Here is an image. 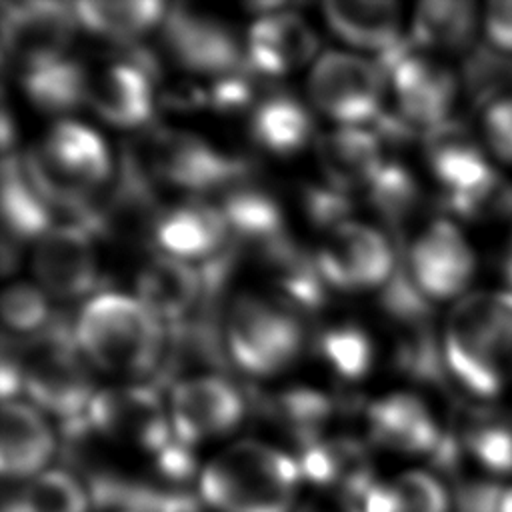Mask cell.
<instances>
[{
  "mask_svg": "<svg viewBox=\"0 0 512 512\" xmlns=\"http://www.w3.org/2000/svg\"><path fill=\"white\" fill-rule=\"evenodd\" d=\"M448 372L478 398H494L512 384V292L464 294L450 308L442 332Z\"/></svg>",
  "mask_w": 512,
  "mask_h": 512,
  "instance_id": "obj_1",
  "label": "cell"
},
{
  "mask_svg": "<svg viewBox=\"0 0 512 512\" xmlns=\"http://www.w3.org/2000/svg\"><path fill=\"white\" fill-rule=\"evenodd\" d=\"M300 480L296 458L260 440H240L204 466L198 486L216 512H292Z\"/></svg>",
  "mask_w": 512,
  "mask_h": 512,
  "instance_id": "obj_2",
  "label": "cell"
},
{
  "mask_svg": "<svg viewBox=\"0 0 512 512\" xmlns=\"http://www.w3.org/2000/svg\"><path fill=\"white\" fill-rule=\"evenodd\" d=\"M74 340L88 362L112 374H144L162 354V322L136 298L102 292L90 298L74 324Z\"/></svg>",
  "mask_w": 512,
  "mask_h": 512,
  "instance_id": "obj_3",
  "label": "cell"
},
{
  "mask_svg": "<svg viewBox=\"0 0 512 512\" xmlns=\"http://www.w3.org/2000/svg\"><path fill=\"white\" fill-rule=\"evenodd\" d=\"M24 168L50 206L88 214L90 194L108 180L112 162L98 132L74 122H56L22 158Z\"/></svg>",
  "mask_w": 512,
  "mask_h": 512,
  "instance_id": "obj_4",
  "label": "cell"
},
{
  "mask_svg": "<svg viewBox=\"0 0 512 512\" xmlns=\"http://www.w3.org/2000/svg\"><path fill=\"white\" fill-rule=\"evenodd\" d=\"M428 162L448 196V206L468 220L512 214V184L484 158L480 146L456 124L428 130Z\"/></svg>",
  "mask_w": 512,
  "mask_h": 512,
  "instance_id": "obj_5",
  "label": "cell"
},
{
  "mask_svg": "<svg viewBox=\"0 0 512 512\" xmlns=\"http://www.w3.org/2000/svg\"><path fill=\"white\" fill-rule=\"evenodd\" d=\"M74 344V334L56 328L40 332L18 362L22 390L32 398V406L64 420L66 428L88 422L96 394Z\"/></svg>",
  "mask_w": 512,
  "mask_h": 512,
  "instance_id": "obj_6",
  "label": "cell"
},
{
  "mask_svg": "<svg viewBox=\"0 0 512 512\" xmlns=\"http://www.w3.org/2000/svg\"><path fill=\"white\" fill-rule=\"evenodd\" d=\"M224 340L240 370L252 376H272L296 360L302 348V328L288 312V304L242 292L226 310Z\"/></svg>",
  "mask_w": 512,
  "mask_h": 512,
  "instance_id": "obj_7",
  "label": "cell"
},
{
  "mask_svg": "<svg viewBox=\"0 0 512 512\" xmlns=\"http://www.w3.org/2000/svg\"><path fill=\"white\" fill-rule=\"evenodd\" d=\"M382 72L366 58L330 50L312 62L310 102L342 126H360L380 112Z\"/></svg>",
  "mask_w": 512,
  "mask_h": 512,
  "instance_id": "obj_8",
  "label": "cell"
},
{
  "mask_svg": "<svg viewBox=\"0 0 512 512\" xmlns=\"http://www.w3.org/2000/svg\"><path fill=\"white\" fill-rule=\"evenodd\" d=\"M314 260L322 280L338 290L380 288L396 274L394 252L384 234L354 220L326 230Z\"/></svg>",
  "mask_w": 512,
  "mask_h": 512,
  "instance_id": "obj_9",
  "label": "cell"
},
{
  "mask_svg": "<svg viewBox=\"0 0 512 512\" xmlns=\"http://www.w3.org/2000/svg\"><path fill=\"white\" fill-rule=\"evenodd\" d=\"M88 426L108 440L158 454L172 438L168 406L142 384L104 388L94 394L88 408Z\"/></svg>",
  "mask_w": 512,
  "mask_h": 512,
  "instance_id": "obj_10",
  "label": "cell"
},
{
  "mask_svg": "<svg viewBox=\"0 0 512 512\" xmlns=\"http://www.w3.org/2000/svg\"><path fill=\"white\" fill-rule=\"evenodd\" d=\"M474 274L476 254L448 220L428 224L408 250V276L426 300H460Z\"/></svg>",
  "mask_w": 512,
  "mask_h": 512,
  "instance_id": "obj_11",
  "label": "cell"
},
{
  "mask_svg": "<svg viewBox=\"0 0 512 512\" xmlns=\"http://www.w3.org/2000/svg\"><path fill=\"white\" fill-rule=\"evenodd\" d=\"M2 6V46L18 72L66 56L78 24L74 6L62 2H4Z\"/></svg>",
  "mask_w": 512,
  "mask_h": 512,
  "instance_id": "obj_12",
  "label": "cell"
},
{
  "mask_svg": "<svg viewBox=\"0 0 512 512\" xmlns=\"http://www.w3.org/2000/svg\"><path fill=\"white\" fill-rule=\"evenodd\" d=\"M144 160L152 176L186 192L220 188L242 174L238 162L184 130H160L150 136Z\"/></svg>",
  "mask_w": 512,
  "mask_h": 512,
  "instance_id": "obj_13",
  "label": "cell"
},
{
  "mask_svg": "<svg viewBox=\"0 0 512 512\" xmlns=\"http://www.w3.org/2000/svg\"><path fill=\"white\" fill-rule=\"evenodd\" d=\"M166 406L174 436L190 446L226 436L244 416L238 388L210 374L176 382Z\"/></svg>",
  "mask_w": 512,
  "mask_h": 512,
  "instance_id": "obj_14",
  "label": "cell"
},
{
  "mask_svg": "<svg viewBox=\"0 0 512 512\" xmlns=\"http://www.w3.org/2000/svg\"><path fill=\"white\" fill-rule=\"evenodd\" d=\"M402 116L426 130L448 122L458 96L454 72L428 54L398 48L384 58Z\"/></svg>",
  "mask_w": 512,
  "mask_h": 512,
  "instance_id": "obj_15",
  "label": "cell"
},
{
  "mask_svg": "<svg viewBox=\"0 0 512 512\" xmlns=\"http://www.w3.org/2000/svg\"><path fill=\"white\" fill-rule=\"evenodd\" d=\"M32 272L40 288L60 300H74L94 290L98 258L84 224H54L32 250Z\"/></svg>",
  "mask_w": 512,
  "mask_h": 512,
  "instance_id": "obj_16",
  "label": "cell"
},
{
  "mask_svg": "<svg viewBox=\"0 0 512 512\" xmlns=\"http://www.w3.org/2000/svg\"><path fill=\"white\" fill-rule=\"evenodd\" d=\"M162 26L166 48L176 64L218 78L236 74L242 66L240 42L222 20L176 6L166 14Z\"/></svg>",
  "mask_w": 512,
  "mask_h": 512,
  "instance_id": "obj_17",
  "label": "cell"
},
{
  "mask_svg": "<svg viewBox=\"0 0 512 512\" xmlns=\"http://www.w3.org/2000/svg\"><path fill=\"white\" fill-rule=\"evenodd\" d=\"M370 438L400 454H438L444 446L442 430L424 400L408 392H394L374 400L366 410Z\"/></svg>",
  "mask_w": 512,
  "mask_h": 512,
  "instance_id": "obj_18",
  "label": "cell"
},
{
  "mask_svg": "<svg viewBox=\"0 0 512 512\" xmlns=\"http://www.w3.org/2000/svg\"><path fill=\"white\" fill-rule=\"evenodd\" d=\"M260 14L246 34V60L258 72L280 76L296 70L314 58L318 38L310 24L290 10H274ZM316 60V58H314Z\"/></svg>",
  "mask_w": 512,
  "mask_h": 512,
  "instance_id": "obj_19",
  "label": "cell"
},
{
  "mask_svg": "<svg viewBox=\"0 0 512 512\" xmlns=\"http://www.w3.org/2000/svg\"><path fill=\"white\" fill-rule=\"evenodd\" d=\"M86 104L116 128H138L152 116L154 94L146 68L110 62L88 74Z\"/></svg>",
  "mask_w": 512,
  "mask_h": 512,
  "instance_id": "obj_20",
  "label": "cell"
},
{
  "mask_svg": "<svg viewBox=\"0 0 512 512\" xmlns=\"http://www.w3.org/2000/svg\"><path fill=\"white\" fill-rule=\"evenodd\" d=\"M304 480L318 492L340 494L362 502L376 484L366 448L354 438H318L302 448L296 460Z\"/></svg>",
  "mask_w": 512,
  "mask_h": 512,
  "instance_id": "obj_21",
  "label": "cell"
},
{
  "mask_svg": "<svg viewBox=\"0 0 512 512\" xmlns=\"http://www.w3.org/2000/svg\"><path fill=\"white\" fill-rule=\"evenodd\" d=\"M0 470L4 478L30 480L46 470L56 440L36 406L6 400L0 414Z\"/></svg>",
  "mask_w": 512,
  "mask_h": 512,
  "instance_id": "obj_22",
  "label": "cell"
},
{
  "mask_svg": "<svg viewBox=\"0 0 512 512\" xmlns=\"http://www.w3.org/2000/svg\"><path fill=\"white\" fill-rule=\"evenodd\" d=\"M230 234L220 206L190 200L162 212L154 222L160 252L180 260H202L216 254Z\"/></svg>",
  "mask_w": 512,
  "mask_h": 512,
  "instance_id": "obj_23",
  "label": "cell"
},
{
  "mask_svg": "<svg viewBox=\"0 0 512 512\" xmlns=\"http://www.w3.org/2000/svg\"><path fill=\"white\" fill-rule=\"evenodd\" d=\"M316 152L324 176L340 192L370 188L386 164L376 134L360 126H338L322 134Z\"/></svg>",
  "mask_w": 512,
  "mask_h": 512,
  "instance_id": "obj_24",
  "label": "cell"
},
{
  "mask_svg": "<svg viewBox=\"0 0 512 512\" xmlns=\"http://www.w3.org/2000/svg\"><path fill=\"white\" fill-rule=\"evenodd\" d=\"M332 32L348 46L384 58L400 44V10L392 0H328L322 4Z\"/></svg>",
  "mask_w": 512,
  "mask_h": 512,
  "instance_id": "obj_25",
  "label": "cell"
},
{
  "mask_svg": "<svg viewBox=\"0 0 512 512\" xmlns=\"http://www.w3.org/2000/svg\"><path fill=\"white\" fill-rule=\"evenodd\" d=\"M202 278L194 266L170 254L152 256L136 276V298L160 320H182L198 302Z\"/></svg>",
  "mask_w": 512,
  "mask_h": 512,
  "instance_id": "obj_26",
  "label": "cell"
},
{
  "mask_svg": "<svg viewBox=\"0 0 512 512\" xmlns=\"http://www.w3.org/2000/svg\"><path fill=\"white\" fill-rule=\"evenodd\" d=\"M2 222L16 240H38L52 224L50 204L30 180L22 158L2 162Z\"/></svg>",
  "mask_w": 512,
  "mask_h": 512,
  "instance_id": "obj_27",
  "label": "cell"
},
{
  "mask_svg": "<svg viewBox=\"0 0 512 512\" xmlns=\"http://www.w3.org/2000/svg\"><path fill=\"white\" fill-rule=\"evenodd\" d=\"M312 116L292 96L272 94L260 100L250 114L254 142L272 154H292L312 136Z\"/></svg>",
  "mask_w": 512,
  "mask_h": 512,
  "instance_id": "obj_28",
  "label": "cell"
},
{
  "mask_svg": "<svg viewBox=\"0 0 512 512\" xmlns=\"http://www.w3.org/2000/svg\"><path fill=\"white\" fill-rule=\"evenodd\" d=\"M478 16L472 2L428 0L418 4L412 16V40L422 50H464L474 32Z\"/></svg>",
  "mask_w": 512,
  "mask_h": 512,
  "instance_id": "obj_29",
  "label": "cell"
},
{
  "mask_svg": "<svg viewBox=\"0 0 512 512\" xmlns=\"http://www.w3.org/2000/svg\"><path fill=\"white\" fill-rule=\"evenodd\" d=\"M72 6L78 24L120 42L146 34L166 18V6L156 0H84Z\"/></svg>",
  "mask_w": 512,
  "mask_h": 512,
  "instance_id": "obj_30",
  "label": "cell"
},
{
  "mask_svg": "<svg viewBox=\"0 0 512 512\" xmlns=\"http://www.w3.org/2000/svg\"><path fill=\"white\" fill-rule=\"evenodd\" d=\"M364 512H450L444 484L426 470H408L376 482L362 500Z\"/></svg>",
  "mask_w": 512,
  "mask_h": 512,
  "instance_id": "obj_31",
  "label": "cell"
},
{
  "mask_svg": "<svg viewBox=\"0 0 512 512\" xmlns=\"http://www.w3.org/2000/svg\"><path fill=\"white\" fill-rule=\"evenodd\" d=\"M88 70L74 58H60L20 72L26 96L44 112H68L86 102Z\"/></svg>",
  "mask_w": 512,
  "mask_h": 512,
  "instance_id": "obj_32",
  "label": "cell"
},
{
  "mask_svg": "<svg viewBox=\"0 0 512 512\" xmlns=\"http://www.w3.org/2000/svg\"><path fill=\"white\" fill-rule=\"evenodd\" d=\"M464 450L486 472L512 476V408L474 414L464 428Z\"/></svg>",
  "mask_w": 512,
  "mask_h": 512,
  "instance_id": "obj_33",
  "label": "cell"
},
{
  "mask_svg": "<svg viewBox=\"0 0 512 512\" xmlns=\"http://www.w3.org/2000/svg\"><path fill=\"white\" fill-rule=\"evenodd\" d=\"M230 232L260 246L284 236L282 212L268 192L240 186L232 188L220 206Z\"/></svg>",
  "mask_w": 512,
  "mask_h": 512,
  "instance_id": "obj_34",
  "label": "cell"
},
{
  "mask_svg": "<svg viewBox=\"0 0 512 512\" xmlns=\"http://www.w3.org/2000/svg\"><path fill=\"white\" fill-rule=\"evenodd\" d=\"M12 502L20 512H88L92 498L70 472L44 470L30 478Z\"/></svg>",
  "mask_w": 512,
  "mask_h": 512,
  "instance_id": "obj_35",
  "label": "cell"
},
{
  "mask_svg": "<svg viewBox=\"0 0 512 512\" xmlns=\"http://www.w3.org/2000/svg\"><path fill=\"white\" fill-rule=\"evenodd\" d=\"M320 350L328 364L348 380L360 378L372 364L370 338L354 324L330 328L320 340Z\"/></svg>",
  "mask_w": 512,
  "mask_h": 512,
  "instance_id": "obj_36",
  "label": "cell"
},
{
  "mask_svg": "<svg viewBox=\"0 0 512 512\" xmlns=\"http://www.w3.org/2000/svg\"><path fill=\"white\" fill-rule=\"evenodd\" d=\"M4 326L18 334H40L50 322L46 292L30 282H14L2 292Z\"/></svg>",
  "mask_w": 512,
  "mask_h": 512,
  "instance_id": "obj_37",
  "label": "cell"
},
{
  "mask_svg": "<svg viewBox=\"0 0 512 512\" xmlns=\"http://www.w3.org/2000/svg\"><path fill=\"white\" fill-rule=\"evenodd\" d=\"M276 416L300 438L304 448L320 438L318 430L330 416V402L314 390L294 388L276 398Z\"/></svg>",
  "mask_w": 512,
  "mask_h": 512,
  "instance_id": "obj_38",
  "label": "cell"
},
{
  "mask_svg": "<svg viewBox=\"0 0 512 512\" xmlns=\"http://www.w3.org/2000/svg\"><path fill=\"white\" fill-rule=\"evenodd\" d=\"M368 190L374 206L388 218H402L416 200V182L398 164H384Z\"/></svg>",
  "mask_w": 512,
  "mask_h": 512,
  "instance_id": "obj_39",
  "label": "cell"
},
{
  "mask_svg": "<svg viewBox=\"0 0 512 512\" xmlns=\"http://www.w3.org/2000/svg\"><path fill=\"white\" fill-rule=\"evenodd\" d=\"M482 126L484 140L492 154L498 160L512 164V94L490 102Z\"/></svg>",
  "mask_w": 512,
  "mask_h": 512,
  "instance_id": "obj_40",
  "label": "cell"
},
{
  "mask_svg": "<svg viewBox=\"0 0 512 512\" xmlns=\"http://www.w3.org/2000/svg\"><path fill=\"white\" fill-rule=\"evenodd\" d=\"M482 28L494 50L512 54V0L490 2L482 16Z\"/></svg>",
  "mask_w": 512,
  "mask_h": 512,
  "instance_id": "obj_41",
  "label": "cell"
},
{
  "mask_svg": "<svg viewBox=\"0 0 512 512\" xmlns=\"http://www.w3.org/2000/svg\"><path fill=\"white\" fill-rule=\"evenodd\" d=\"M296 512H364L362 502L328 492H316L298 506Z\"/></svg>",
  "mask_w": 512,
  "mask_h": 512,
  "instance_id": "obj_42",
  "label": "cell"
},
{
  "mask_svg": "<svg viewBox=\"0 0 512 512\" xmlns=\"http://www.w3.org/2000/svg\"><path fill=\"white\" fill-rule=\"evenodd\" d=\"M498 512H512V486L498 494Z\"/></svg>",
  "mask_w": 512,
  "mask_h": 512,
  "instance_id": "obj_43",
  "label": "cell"
},
{
  "mask_svg": "<svg viewBox=\"0 0 512 512\" xmlns=\"http://www.w3.org/2000/svg\"><path fill=\"white\" fill-rule=\"evenodd\" d=\"M4 512H20V510H18V506L14 502H10V504L4 506Z\"/></svg>",
  "mask_w": 512,
  "mask_h": 512,
  "instance_id": "obj_44",
  "label": "cell"
},
{
  "mask_svg": "<svg viewBox=\"0 0 512 512\" xmlns=\"http://www.w3.org/2000/svg\"><path fill=\"white\" fill-rule=\"evenodd\" d=\"M508 274H510V278H512V258H510V262H508Z\"/></svg>",
  "mask_w": 512,
  "mask_h": 512,
  "instance_id": "obj_45",
  "label": "cell"
}]
</instances>
